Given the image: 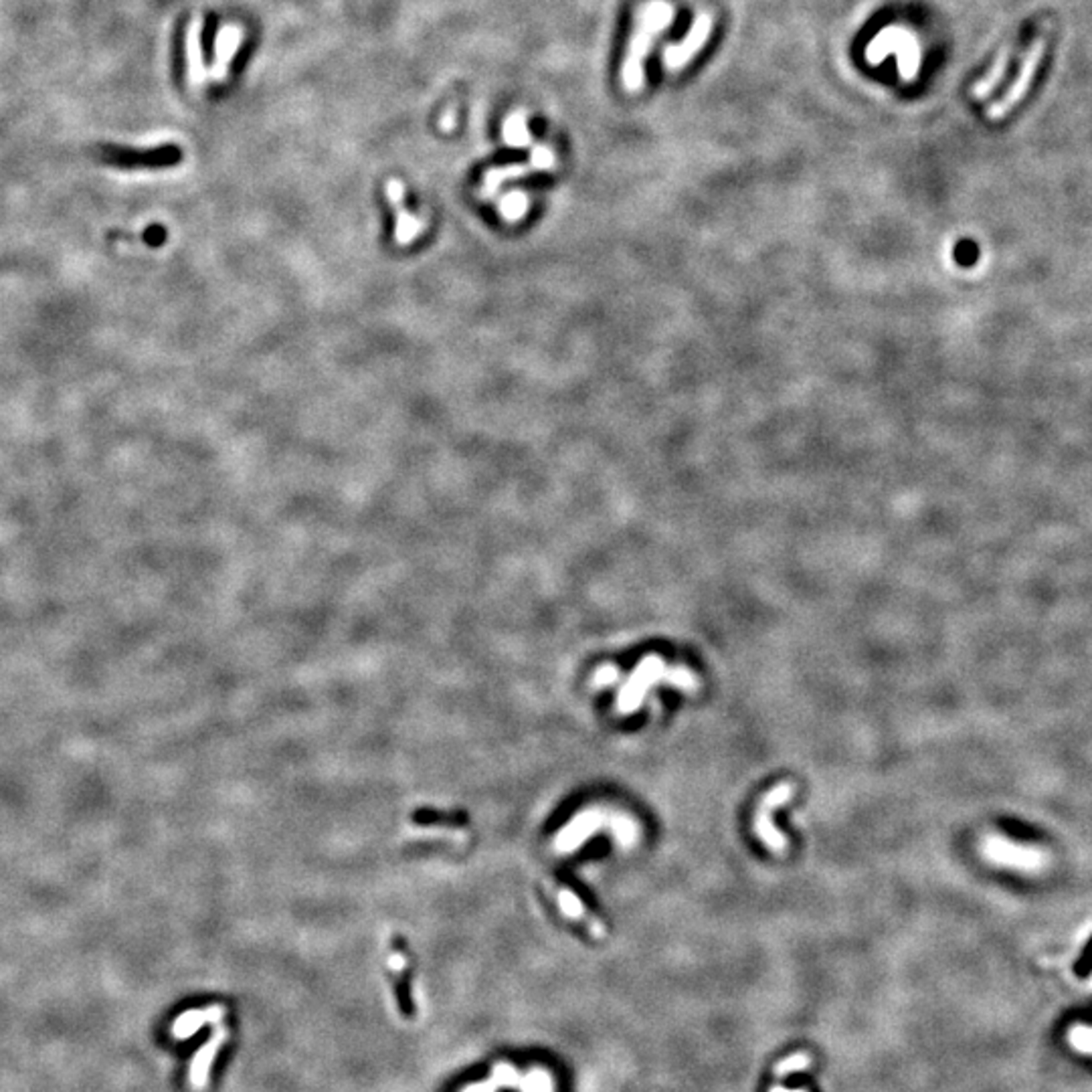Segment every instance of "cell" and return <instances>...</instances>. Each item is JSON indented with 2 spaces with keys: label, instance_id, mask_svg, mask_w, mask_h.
I'll list each match as a JSON object with an SVG mask.
<instances>
[{
  "label": "cell",
  "instance_id": "cell-1",
  "mask_svg": "<svg viewBox=\"0 0 1092 1092\" xmlns=\"http://www.w3.org/2000/svg\"><path fill=\"white\" fill-rule=\"evenodd\" d=\"M676 10L667 0H645L635 10V24L631 30L629 43L621 65V83L629 94H637L644 88L645 71L644 63L654 47L657 35L674 23Z\"/></svg>",
  "mask_w": 1092,
  "mask_h": 1092
},
{
  "label": "cell",
  "instance_id": "cell-2",
  "mask_svg": "<svg viewBox=\"0 0 1092 1092\" xmlns=\"http://www.w3.org/2000/svg\"><path fill=\"white\" fill-rule=\"evenodd\" d=\"M674 686L677 690L696 692L700 688L698 676L692 674L684 666H667L660 656H645L637 664L634 674L627 677L617 698V712L619 715H634L644 704V698L654 686Z\"/></svg>",
  "mask_w": 1092,
  "mask_h": 1092
},
{
  "label": "cell",
  "instance_id": "cell-3",
  "mask_svg": "<svg viewBox=\"0 0 1092 1092\" xmlns=\"http://www.w3.org/2000/svg\"><path fill=\"white\" fill-rule=\"evenodd\" d=\"M603 827H609L611 833L627 848L635 846L637 839L641 836V829L637 826L635 819L625 816V813H605L599 811V809H593V811H585L581 816H576L573 823L560 832L559 839H556V846H559L560 852H573L581 843H585L586 838L593 836L595 832H599Z\"/></svg>",
  "mask_w": 1092,
  "mask_h": 1092
},
{
  "label": "cell",
  "instance_id": "cell-4",
  "mask_svg": "<svg viewBox=\"0 0 1092 1092\" xmlns=\"http://www.w3.org/2000/svg\"><path fill=\"white\" fill-rule=\"evenodd\" d=\"M888 55H897L898 75L904 83L917 78L923 51L913 30L902 24H890L870 40L866 47V61L870 65H880Z\"/></svg>",
  "mask_w": 1092,
  "mask_h": 1092
},
{
  "label": "cell",
  "instance_id": "cell-5",
  "mask_svg": "<svg viewBox=\"0 0 1092 1092\" xmlns=\"http://www.w3.org/2000/svg\"><path fill=\"white\" fill-rule=\"evenodd\" d=\"M793 795H795V785H793L791 781H783L773 787L771 791L765 793L763 801L758 803L757 816H755V833L757 838L765 843V848L775 854L785 852L787 839L775 827V823H773V811L781 806H785L787 801H791Z\"/></svg>",
  "mask_w": 1092,
  "mask_h": 1092
},
{
  "label": "cell",
  "instance_id": "cell-6",
  "mask_svg": "<svg viewBox=\"0 0 1092 1092\" xmlns=\"http://www.w3.org/2000/svg\"><path fill=\"white\" fill-rule=\"evenodd\" d=\"M99 158L104 164L114 166L120 170H142V169H162V166L174 164L176 158H180V152L172 146H160V148L150 150H130L120 148V146H104L99 150Z\"/></svg>",
  "mask_w": 1092,
  "mask_h": 1092
},
{
  "label": "cell",
  "instance_id": "cell-7",
  "mask_svg": "<svg viewBox=\"0 0 1092 1092\" xmlns=\"http://www.w3.org/2000/svg\"><path fill=\"white\" fill-rule=\"evenodd\" d=\"M1044 47H1046L1044 39H1036L1034 43L1030 45V49L1025 51L1024 59H1021L1018 78H1015L1014 83H1011L1008 94H1005L999 101H995V104L988 110V114H985L989 120L993 121L1004 120L1005 115H1008L1009 111L1014 110L1021 99H1024V95L1028 94L1031 85V79H1034L1036 71H1038L1040 61L1044 57Z\"/></svg>",
  "mask_w": 1092,
  "mask_h": 1092
},
{
  "label": "cell",
  "instance_id": "cell-8",
  "mask_svg": "<svg viewBox=\"0 0 1092 1092\" xmlns=\"http://www.w3.org/2000/svg\"><path fill=\"white\" fill-rule=\"evenodd\" d=\"M712 29H715V17L710 13H700L692 23L690 30L680 43H670L664 47L661 61H664L667 71H682L692 59L704 49V45L710 39Z\"/></svg>",
  "mask_w": 1092,
  "mask_h": 1092
},
{
  "label": "cell",
  "instance_id": "cell-9",
  "mask_svg": "<svg viewBox=\"0 0 1092 1092\" xmlns=\"http://www.w3.org/2000/svg\"><path fill=\"white\" fill-rule=\"evenodd\" d=\"M227 1036H229L227 1028H217L215 1031H212L211 1038L201 1046L199 1052L195 1054V1058H192L190 1070H189V1080H190V1086L195 1090H202L206 1086L211 1066H212V1062H215L217 1054H219L221 1046L227 1041Z\"/></svg>",
  "mask_w": 1092,
  "mask_h": 1092
},
{
  "label": "cell",
  "instance_id": "cell-10",
  "mask_svg": "<svg viewBox=\"0 0 1092 1092\" xmlns=\"http://www.w3.org/2000/svg\"><path fill=\"white\" fill-rule=\"evenodd\" d=\"M186 71H189V83L192 89H201L206 83L209 71L205 67L202 59V17L195 14L186 30Z\"/></svg>",
  "mask_w": 1092,
  "mask_h": 1092
},
{
  "label": "cell",
  "instance_id": "cell-11",
  "mask_svg": "<svg viewBox=\"0 0 1092 1092\" xmlns=\"http://www.w3.org/2000/svg\"><path fill=\"white\" fill-rule=\"evenodd\" d=\"M243 40V29L237 24H225L219 30L215 40V61L211 67V78L215 81H222L229 75L231 61L237 55Z\"/></svg>",
  "mask_w": 1092,
  "mask_h": 1092
},
{
  "label": "cell",
  "instance_id": "cell-12",
  "mask_svg": "<svg viewBox=\"0 0 1092 1092\" xmlns=\"http://www.w3.org/2000/svg\"><path fill=\"white\" fill-rule=\"evenodd\" d=\"M554 898H556V904H559L560 913H563L565 917H569L570 920H576V923L585 924V927L589 929V933L593 934V937H597V939L605 937V924L601 923V920H597L595 917H591L589 913H586L585 904L581 902L579 897H576L573 890L556 886L554 888Z\"/></svg>",
  "mask_w": 1092,
  "mask_h": 1092
},
{
  "label": "cell",
  "instance_id": "cell-13",
  "mask_svg": "<svg viewBox=\"0 0 1092 1092\" xmlns=\"http://www.w3.org/2000/svg\"><path fill=\"white\" fill-rule=\"evenodd\" d=\"M222 1015H225V1008H222V1005H209V1008H202V1009H189L174 1020L170 1031L176 1040H186L190 1038L192 1034H196L202 1025L217 1024V1021L222 1020Z\"/></svg>",
  "mask_w": 1092,
  "mask_h": 1092
},
{
  "label": "cell",
  "instance_id": "cell-14",
  "mask_svg": "<svg viewBox=\"0 0 1092 1092\" xmlns=\"http://www.w3.org/2000/svg\"><path fill=\"white\" fill-rule=\"evenodd\" d=\"M502 140L510 148H528L533 146V136L528 130V115L524 110H516L502 126Z\"/></svg>",
  "mask_w": 1092,
  "mask_h": 1092
},
{
  "label": "cell",
  "instance_id": "cell-15",
  "mask_svg": "<svg viewBox=\"0 0 1092 1092\" xmlns=\"http://www.w3.org/2000/svg\"><path fill=\"white\" fill-rule=\"evenodd\" d=\"M1009 57H1011V47L1001 49L999 57L995 59L993 67L989 69V73L983 75V78H981L977 83L973 85V89H971V91H973L975 99H988L991 95V91H993L1001 83V81H1004L1005 73H1008Z\"/></svg>",
  "mask_w": 1092,
  "mask_h": 1092
},
{
  "label": "cell",
  "instance_id": "cell-16",
  "mask_svg": "<svg viewBox=\"0 0 1092 1092\" xmlns=\"http://www.w3.org/2000/svg\"><path fill=\"white\" fill-rule=\"evenodd\" d=\"M518 1084H520V1076L516 1074L512 1066L500 1062V1064L494 1066L492 1079L478 1082V1084L469 1086V1089H465L463 1092H495L500 1086H518Z\"/></svg>",
  "mask_w": 1092,
  "mask_h": 1092
},
{
  "label": "cell",
  "instance_id": "cell-17",
  "mask_svg": "<svg viewBox=\"0 0 1092 1092\" xmlns=\"http://www.w3.org/2000/svg\"><path fill=\"white\" fill-rule=\"evenodd\" d=\"M528 170H533L530 166H520V164H512V166H500V169H492L485 172L484 176V186H482V195L484 196H492L495 195V190L500 189V185L506 180L518 179V176L526 174Z\"/></svg>",
  "mask_w": 1092,
  "mask_h": 1092
},
{
  "label": "cell",
  "instance_id": "cell-18",
  "mask_svg": "<svg viewBox=\"0 0 1092 1092\" xmlns=\"http://www.w3.org/2000/svg\"><path fill=\"white\" fill-rule=\"evenodd\" d=\"M524 209H526V196L522 192H510V195H506L502 202H500V212H502L506 219L510 221L522 217Z\"/></svg>",
  "mask_w": 1092,
  "mask_h": 1092
},
{
  "label": "cell",
  "instance_id": "cell-19",
  "mask_svg": "<svg viewBox=\"0 0 1092 1092\" xmlns=\"http://www.w3.org/2000/svg\"><path fill=\"white\" fill-rule=\"evenodd\" d=\"M530 169L533 170H553L554 169V152L546 144H536L530 152Z\"/></svg>",
  "mask_w": 1092,
  "mask_h": 1092
},
{
  "label": "cell",
  "instance_id": "cell-20",
  "mask_svg": "<svg viewBox=\"0 0 1092 1092\" xmlns=\"http://www.w3.org/2000/svg\"><path fill=\"white\" fill-rule=\"evenodd\" d=\"M811 1062H813V1058L807 1054V1052H799V1054H793V1056H789V1058L779 1062V1064L775 1066V1074L785 1076V1074H789V1072L806 1070V1068H809V1066H811Z\"/></svg>",
  "mask_w": 1092,
  "mask_h": 1092
},
{
  "label": "cell",
  "instance_id": "cell-21",
  "mask_svg": "<svg viewBox=\"0 0 1092 1092\" xmlns=\"http://www.w3.org/2000/svg\"><path fill=\"white\" fill-rule=\"evenodd\" d=\"M1074 975L1080 979H1086L1092 975V937L1089 939V943L1084 945V949H1082L1080 957L1076 959Z\"/></svg>",
  "mask_w": 1092,
  "mask_h": 1092
},
{
  "label": "cell",
  "instance_id": "cell-22",
  "mask_svg": "<svg viewBox=\"0 0 1092 1092\" xmlns=\"http://www.w3.org/2000/svg\"><path fill=\"white\" fill-rule=\"evenodd\" d=\"M617 677H619V670H617V667H613V666H603V667H601V670L597 672V674H595V684H599V686L613 684V682H617Z\"/></svg>",
  "mask_w": 1092,
  "mask_h": 1092
},
{
  "label": "cell",
  "instance_id": "cell-23",
  "mask_svg": "<svg viewBox=\"0 0 1092 1092\" xmlns=\"http://www.w3.org/2000/svg\"><path fill=\"white\" fill-rule=\"evenodd\" d=\"M439 126H442V130H445V131H452L453 126H455V111L449 110L447 114H445L442 118V121H439Z\"/></svg>",
  "mask_w": 1092,
  "mask_h": 1092
},
{
  "label": "cell",
  "instance_id": "cell-24",
  "mask_svg": "<svg viewBox=\"0 0 1092 1092\" xmlns=\"http://www.w3.org/2000/svg\"><path fill=\"white\" fill-rule=\"evenodd\" d=\"M162 237H164V233H162L160 227H154V229L148 231V239H156V243H158Z\"/></svg>",
  "mask_w": 1092,
  "mask_h": 1092
},
{
  "label": "cell",
  "instance_id": "cell-25",
  "mask_svg": "<svg viewBox=\"0 0 1092 1092\" xmlns=\"http://www.w3.org/2000/svg\"><path fill=\"white\" fill-rule=\"evenodd\" d=\"M771 1092H791V1090H785V1089H781V1086H779V1089H771ZM793 1092H803V1090H793Z\"/></svg>",
  "mask_w": 1092,
  "mask_h": 1092
}]
</instances>
